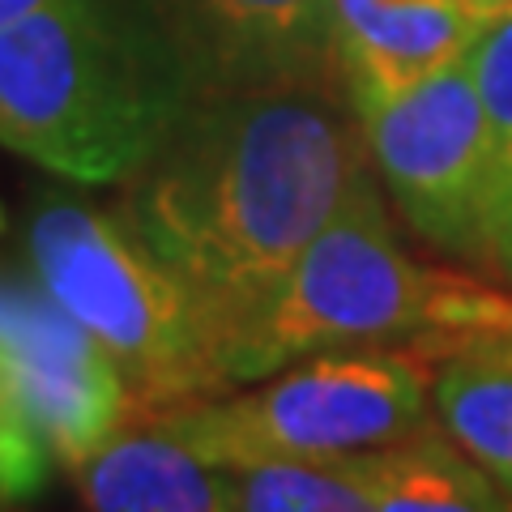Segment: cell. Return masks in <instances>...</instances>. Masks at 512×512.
I'll return each instance as SVG.
<instances>
[{
	"label": "cell",
	"instance_id": "obj_4",
	"mask_svg": "<svg viewBox=\"0 0 512 512\" xmlns=\"http://www.w3.org/2000/svg\"><path fill=\"white\" fill-rule=\"evenodd\" d=\"M457 278V269L419 265L402 248L384 184L367 163L239 338L231 359L235 389L329 350L423 342Z\"/></svg>",
	"mask_w": 512,
	"mask_h": 512
},
{
	"label": "cell",
	"instance_id": "obj_5",
	"mask_svg": "<svg viewBox=\"0 0 512 512\" xmlns=\"http://www.w3.org/2000/svg\"><path fill=\"white\" fill-rule=\"evenodd\" d=\"M431 363L414 346H359L299 359L265 384L158 419L227 470L355 457L431 423Z\"/></svg>",
	"mask_w": 512,
	"mask_h": 512
},
{
	"label": "cell",
	"instance_id": "obj_11",
	"mask_svg": "<svg viewBox=\"0 0 512 512\" xmlns=\"http://www.w3.org/2000/svg\"><path fill=\"white\" fill-rule=\"evenodd\" d=\"M338 466L359 478L376 512H512V495L440 423Z\"/></svg>",
	"mask_w": 512,
	"mask_h": 512
},
{
	"label": "cell",
	"instance_id": "obj_8",
	"mask_svg": "<svg viewBox=\"0 0 512 512\" xmlns=\"http://www.w3.org/2000/svg\"><path fill=\"white\" fill-rule=\"evenodd\" d=\"M188 94L325 86L346 90L333 0H146Z\"/></svg>",
	"mask_w": 512,
	"mask_h": 512
},
{
	"label": "cell",
	"instance_id": "obj_15",
	"mask_svg": "<svg viewBox=\"0 0 512 512\" xmlns=\"http://www.w3.org/2000/svg\"><path fill=\"white\" fill-rule=\"evenodd\" d=\"M47 474H52V453L0 372V504L39 495L47 487Z\"/></svg>",
	"mask_w": 512,
	"mask_h": 512
},
{
	"label": "cell",
	"instance_id": "obj_18",
	"mask_svg": "<svg viewBox=\"0 0 512 512\" xmlns=\"http://www.w3.org/2000/svg\"><path fill=\"white\" fill-rule=\"evenodd\" d=\"M474 5H478V9H483V13H487V18H491V13H500V9H508V5H512V0H474Z\"/></svg>",
	"mask_w": 512,
	"mask_h": 512
},
{
	"label": "cell",
	"instance_id": "obj_7",
	"mask_svg": "<svg viewBox=\"0 0 512 512\" xmlns=\"http://www.w3.org/2000/svg\"><path fill=\"white\" fill-rule=\"evenodd\" d=\"M0 372L60 470H82L141 414L99 338L39 282L0 274Z\"/></svg>",
	"mask_w": 512,
	"mask_h": 512
},
{
	"label": "cell",
	"instance_id": "obj_9",
	"mask_svg": "<svg viewBox=\"0 0 512 512\" xmlns=\"http://www.w3.org/2000/svg\"><path fill=\"white\" fill-rule=\"evenodd\" d=\"M487 13L474 0H333L350 107H372L466 60Z\"/></svg>",
	"mask_w": 512,
	"mask_h": 512
},
{
	"label": "cell",
	"instance_id": "obj_17",
	"mask_svg": "<svg viewBox=\"0 0 512 512\" xmlns=\"http://www.w3.org/2000/svg\"><path fill=\"white\" fill-rule=\"evenodd\" d=\"M47 0H0V30L5 26H13V22H22V18H30L35 9H43Z\"/></svg>",
	"mask_w": 512,
	"mask_h": 512
},
{
	"label": "cell",
	"instance_id": "obj_12",
	"mask_svg": "<svg viewBox=\"0 0 512 512\" xmlns=\"http://www.w3.org/2000/svg\"><path fill=\"white\" fill-rule=\"evenodd\" d=\"M431 367L440 427L512 495V346L466 333L414 346Z\"/></svg>",
	"mask_w": 512,
	"mask_h": 512
},
{
	"label": "cell",
	"instance_id": "obj_14",
	"mask_svg": "<svg viewBox=\"0 0 512 512\" xmlns=\"http://www.w3.org/2000/svg\"><path fill=\"white\" fill-rule=\"evenodd\" d=\"M466 64L487 111L495 163H500L504 218H508V282H512V5L483 22L474 47L466 52Z\"/></svg>",
	"mask_w": 512,
	"mask_h": 512
},
{
	"label": "cell",
	"instance_id": "obj_1",
	"mask_svg": "<svg viewBox=\"0 0 512 512\" xmlns=\"http://www.w3.org/2000/svg\"><path fill=\"white\" fill-rule=\"evenodd\" d=\"M367 163L346 90L192 94L124 180L120 218L201 299L231 372L239 338Z\"/></svg>",
	"mask_w": 512,
	"mask_h": 512
},
{
	"label": "cell",
	"instance_id": "obj_6",
	"mask_svg": "<svg viewBox=\"0 0 512 512\" xmlns=\"http://www.w3.org/2000/svg\"><path fill=\"white\" fill-rule=\"evenodd\" d=\"M367 154L406 227L440 256L508 282V218L483 99L457 60L427 82L359 107Z\"/></svg>",
	"mask_w": 512,
	"mask_h": 512
},
{
	"label": "cell",
	"instance_id": "obj_13",
	"mask_svg": "<svg viewBox=\"0 0 512 512\" xmlns=\"http://www.w3.org/2000/svg\"><path fill=\"white\" fill-rule=\"evenodd\" d=\"M239 512H376V504L338 461H274L239 470Z\"/></svg>",
	"mask_w": 512,
	"mask_h": 512
},
{
	"label": "cell",
	"instance_id": "obj_10",
	"mask_svg": "<svg viewBox=\"0 0 512 512\" xmlns=\"http://www.w3.org/2000/svg\"><path fill=\"white\" fill-rule=\"evenodd\" d=\"M73 478L86 512H239V470L201 457L158 414H137Z\"/></svg>",
	"mask_w": 512,
	"mask_h": 512
},
{
	"label": "cell",
	"instance_id": "obj_3",
	"mask_svg": "<svg viewBox=\"0 0 512 512\" xmlns=\"http://www.w3.org/2000/svg\"><path fill=\"white\" fill-rule=\"evenodd\" d=\"M30 274L124 372L141 414L235 393L201 299L116 214L47 192L26 218Z\"/></svg>",
	"mask_w": 512,
	"mask_h": 512
},
{
	"label": "cell",
	"instance_id": "obj_16",
	"mask_svg": "<svg viewBox=\"0 0 512 512\" xmlns=\"http://www.w3.org/2000/svg\"><path fill=\"white\" fill-rule=\"evenodd\" d=\"M466 333H483V338L512 346V291H495V286L461 274L440 303L436 329L423 342H410V346H427L440 338H466Z\"/></svg>",
	"mask_w": 512,
	"mask_h": 512
},
{
	"label": "cell",
	"instance_id": "obj_2",
	"mask_svg": "<svg viewBox=\"0 0 512 512\" xmlns=\"http://www.w3.org/2000/svg\"><path fill=\"white\" fill-rule=\"evenodd\" d=\"M192 99L146 0H47L0 30V146L77 184H124Z\"/></svg>",
	"mask_w": 512,
	"mask_h": 512
}]
</instances>
